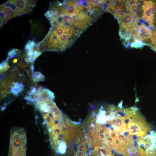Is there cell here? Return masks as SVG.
<instances>
[{
	"label": "cell",
	"instance_id": "cell-1",
	"mask_svg": "<svg viewBox=\"0 0 156 156\" xmlns=\"http://www.w3.org/2000/svg\"><path fill=\"white\" fill-rule=\"evenodd\" d=\"M48 110L40 112L47 129L50 143L58 144L65 142L70 135L72 129H70V121L66 116L55 103L48 104Z\"/></svg>",
	"mask_w": 156,
	"mask_h": 156
},
{
	"label": "cell",
	"instance_id": "cell-2",
	"mask_svg": "<svg viewBox=\"0 0 156 156\" xmlns=\"http://www.w3.org/2000/svg\"><path fill=\"white\" fill-rule=\"evenodd\" d=\"M152 36L151 30L145 24L142 23L137 26L134 37L141 41L146 42L149 40H151Z\"/></svg>",
	"mask_w": 156,
	"mask_h": 156
},
{
	"label": "cell",
	"instance_id": "cell-3",
	"mask_svg": "<svg viewBox=\"0 0 156 156\" xmlns=\"http://www.w3.org/2000/svg\"><path fill=\"white\" fill-rule=\"evenodd\" d=\"M117 19L120 27H132L137 26L139 18L129 13Z\"/></svg>",
	"mask_w": 156,
	"mask_h": 156
},
{
	"label": "cell",
	"instance_id": "cell-4",
	"mask_svg": "<svg viewBox=\"0 0 156 156\" xmlns=\"http://www.w3.org/2000/svg\"><path fill=\"white\" fill-rule=\"evenodd\" d=\"M32 77H35L36 78L33 79L34 81H43L44 80V77L43 75L38 72H35L32 74Z\"/></svg>",
	"mask_w": 156,
	"mask_h": 156
},
{
	"label": "cell",
	"instance_id": "cell-5",
	"mask_svg": "<svg viewBox=\"0 0 156 156\" xmlns=\"http://www.w3.org/2000/svg\"><path fill=\"white\" fill-rule=\"evenodd\" d=\"M128 13L125 10H117L116 12L113 15L117 19L122 17Z\"/></svg>",
	"mask_w": 156,
	"mask_h": 156
},
{
	"label": "cell",
	"instance_id": "cell-6",
	"mask_svg": "<svg viewBox=\"0 0 156 156\" xmlns=\"http://www.w3.org/2000/svg\"><path fill=\"white\" fill-rule=\"evenodd\" d=\"M36 46V43L34 41L29 40L26 43L24 49L27 50L33 49Z\"/></svg>",
	"mask_w": 156,
	"mask_h": 156
},
{
	"label": "cell",
	"instance_id": "cell-7",
	"mask_svg": "<svg viewBox=\"0 0 156 156\" xmlns=\"http://www.w3.org/2000/svg\"><path fill=\"white\" fill-rule=\"evenodd\" d=\"M18 50L17 49H14L12 50H10L8 53V55L11 58L13 57L17 53V51Z\"/></svg>",
	"mask_w": 156,
	"mask_h": 156
},
{
	"label": "cell",
	"instance_id": "cell-8",
	"mask_svg": "<svg viewBox=\"0 0 156 156\" xmlns=\"http://www.w3.org/2000/svg\"><path fill=\"white\" fill-rule=\"evenodd\" d=\"M151 42L154 46L156 47V31L153 33V36L151 39Z\"/></svg>",
	"mask_w": 156,
	"mask_h": 156
},
{
	"label": "cell",
	"instance_id": "cell-9",
	"mask_svg": "<svg viewBox=\"0 0 156 156\" xmlns=\"http://www.w3.org/2000/svg\"><path fill=\"white\" fill-rule=\"evenodd\" d=\"M11 92L14 95L17 96L19 92H20L19 89L16 88L12 87L10 89Z\"/></svg>",
	"mask_w": 156,
	"mask_h": 156
},
{
	"label": "cell",
	"instance_id": "cell-10",
	"mask_svg": "<svg viewBox=\"0 0 156 156\" xmlns=\"http://www.w3.org/2000/svg\"><path fill=\"white\" fill-rule=\"evenodd\" d=\"M46 91L49 96L52 99H54L55 97L54 93L47 89H46Z\"/></svg>",
	"mask_w": 156,
	"mask_h": 156
},
{
	"label": "cell",
	"instance_id": "cell-11",
	"mask_svg": "<svg viewBox=\"0 0 156 156\" xmlns=\"http://www.w3.org/2000/svg\"><path fill=\"white\" fill-rule=\"evenodd\" d=\"M36 91V88H35L34 87H32V89L31 92L32 94L35 93Z\"/></svg>",
	"mask_w": 156,
	"mask_h": 156
},
{
	"label": "cell",
	"instance_id": "cell-12",
	"mask_svg": "<svg viewBox=\"0 0 156 156\" xmlns=\"http://www.w3.org/2000/svg\"><path fill=\"white\" fill-rule=\"evenodd\" d=\"M31 71H32V72H33L34 71V65H32L31 66Z\"/></svg>",
	"mask_w": 156,
	"mask_h": 156
},
{
	"label": "cell",
	"instance_id": "cell-13",
	"mask_svg": "<svg viewBox=\"0 0 156 156\" xmlns=\"http://www.w3.org/2000/svg\"><path fill=\"white\" fill-rule=\"evenodd\" d=\"M17 59H15L13 61V62L14 63H15L17 62Z\"/></svg>",
	"mask_w": 156,
	"mask_h": 156
}]
</instances>
